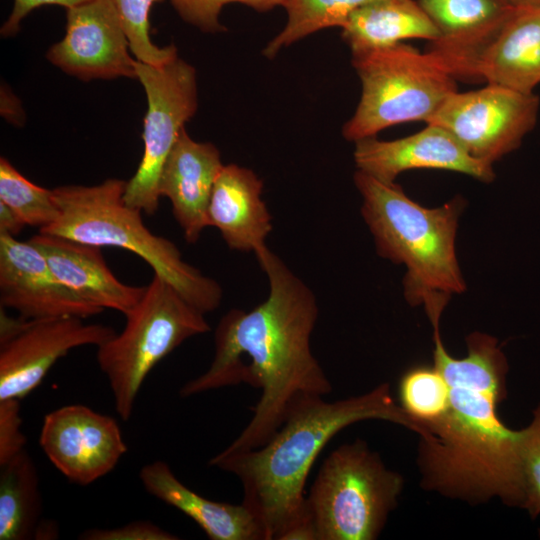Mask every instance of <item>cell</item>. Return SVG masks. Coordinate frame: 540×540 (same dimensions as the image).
Listing matches in <instances>:
<instances>
[{
	"instance_id": "cell-5",
	"label": "cell",
	"mask_w": 540,
	"mask_h": 540,
	"mask_svg": "<svg viewBox=\"0 0 540 540\" xmlns=\"http://www.w3.org/2000/svg\"><path fill=\"white\" fill-rule=\"evenodd\" d=\"M127 181L107 179L94 186L67 185L53 189L58 219L41 233L97 247L126 249L151 266L193 307L206 314L221 304L222 288L182 259L177 246L153 234L142 211L123 200Z\"/></svg>"
},
{
	"instance_id": "cell-7",
	"label": "cell",
	"mask_w": 540,
	"mask_h": 540,
	"mask_svg": "<svg viewBox=\"0 0 540 540\" xmlns=\"http://www.w3.org/2000/svg\"><path fill=\"white\" fill-rule=\"evenodd\" d=\"M125 317L123 330L97 347L96 358L115 410L127 421L150 371L185 340L209 332L210 325L204 313L157 274Z\"/></svg>"
},
{
	"instance_id": "cell-21",
	"label": "cell",
	"mask_w": 540,
	"mask_h": 540,
	"mask_svg": "<svg viewBox=\"0 0 540 540\" xmlns=\"http://www.w3.org/2000/svg\"><path fill=\"white\" fill-rule=\"evenodd\" d=\"M478 76L490 84L534 93L540 84V7L514 10L484 52Z\"/></svg>"
},
{
	"instance_id": "cell-11",
	"label": "cell",
	"mask_w": 540,
	"mask_h": 540,
	"mask_svg": "<svg viewBox=\"0 0 540 540\" xmlns=\"http://www.w3.org/2000/svg\"><path fill=\"white\" fill-rule=\"evenodd\" d=\"M79 317L12 318L0 313V400H22L37 388L52 366L70 350L100 346L112 327Z\"/></svg>"
},
{
	"instance_id": "cell-25",
	"label": "cell",
	"mask_w": 540,
	"mask_h": 540,
	"mask_svg": "<svg viewBox=\"0 0 540 540\" xmlns=\"http://www.w3.org/2000/svg\"><path fill=\"white\" fill-rule=\"evenodd\" d=\"M398 392L400 406L419 425L420 436L449 408V385L434 364L408 369L400 378Z\"/></svg>"
},
{
	"instance_id": "cell-18",
	"label": "cell",
	"mask_w": 540,
	"mask_h": 540,
	"mask_svg": "<svg viewBox=\"0 0 540 540\" xmlns=\"http://www.w3.org/2000/svg\"><path fill=\"white\" fill-rule=\"evenodd\" d=\"M46 258L52 272L76 296L101 309L126 315L146 286L122 283L107 266L101 247L39 232L28 240Z\"/></svg>"
},
{
	"instance_id": "cell-17",
	"label": "cell",
	"mask_w": 540,
	"mask_h": 540,
	"mask_svg": "<svg viewBox=\"0 0 540 540\" xmlns=\"http://www.w3.org/2000/svg\"><path fill=\"white\" fill-rule=\"evenodd\" d=\"M223 166L215 145L196 142L181 130L162 168L159 194L171 202L188 243H195L208 227L210 198Z\"/></svg>"
},
{
	"instance_id": "cell-34",
	"label": "cell",
	"mask_w": 540,
	"mask_h": 540,
	"mask_svg": "<svg viewBox=\"0 0 540 540\" xmlns=\"http://www.w3.org/2000/svg\"><path fill=\"white\" fill-rule=\"evenodd\" d=\"M59 536V528L53 520L41 519L36 527L34 539L50 540Z\"/></svg>"
},
{
	"instance_id": "cell-20",
	"label": "cell",
	"mask_w": 540,
	"mask_h": 540,
	"mask_svg": "<svg viewBox=\"0 0 540 540\" xmlns=\"http://www.w3.org/2000/svg\"><path fill=\"white\" fill-rule=\"evenodd\" d=\"M145 490L192 519L211 540H266L254 513L243 503L212 501L184 485L164 461L144 465L139 472Z\"/></svg>"
},
{
	"instance_id": "cell-3",
	"label": "cell",
	"mask_w": 540,
	"mask_h": 540,
	"mask_svg": "<svg viewBox=\"0 0 540 540\" xmlns=\"http://www.w3.org/2000/svg\"><path fill=\"white\" fill-rule=\"evenodd\" d=\"M323 397L305 396L296 401L262 446L238 452L222 450L208 463L238 477L242 502L257 517L266 540H289L303 526L312 525L306 511V481L320 452L342 429L378 419L421 432L394 401L387 383L334 402Z\"/></svg>"
},
{
	"instance_id": "cell-23",
	"label": "cell",
	"mask_w": 540,
	"mask_h": 540,
	"mask_svg": "<svg viewBox=\"0 0 540 540\" xmlns=\"http://www.w3.org/2000/svg\"><path fill=\"white\" fill-rule=\"evenodd\" d=\"M41 512L38 471L25 449L0 466V540L34 539Z\"/></svg>"
},
{
	"instance_id": "cell-24",
	"label": "cell",
	"mask_w": 540,
	"mask_h": 540,
	"mask_svg": "<svg viewBox=\"0 0 540 540\" xmlns=\"http://www.w3.org/2000/svg\"><path fill=\"white\" fill-rule=\"evenodd\" d=\"M379 0H285L284 28L266 45L263 54L275 57L279 51L317 31L340 27L357 9Z\"/></svg>"
},
{
	"instance_id": "cell-22",
	"label": "cell",
	"mask_w": 540,
	"mask_h": 540,
	"mask_svg": "<svg viewBox=\"0 0 540 540\" xmlns=\"http://www.w3.org/2000/svg\"><path fill=\"white\" fill-rule=\"evenodd\" d=\"M352 54L388 48L406 39L436 40L439 32L415 0H379L354 11L342 26Z\"/></svg>"
},
{
	"instance_id": "cell-14",
	"label": "cell",
	"mask_w": 540,
	"mask_h": 540,
	"mask_svg": "<svg viewBox=\"0 0 540 540\" xmlns=\"http://www.w3.org/2000/svg\"><path fill=\"white\" fill-rule=\"evenodd\" d=\"M0 304L26 319H86L103 312L61 283L43 254L29 241L5 233H0Z\"/></svg>"
},
{
	"instance_id": "cell-15",
	"label": "cell",
	"mask_w": 540,
	"mask_h": 540,
	"mask_svg": "<svg viewBox=\"0 0 540 540\" xmlns=\"http://www.w3.org/2000/svg\"><path fill=\"white\" fill-rule=\"evenodd\" d=\"M417 1L439 32L428 52L455 79L480 80V60L516 7L510 0Z\"/></svg>"
},
{
	"instance_id": "cell-10",
	"label": "cell",
	"mask_w": 540,
	"mask_h": 540,
	"mask_svg": "<svg viewBox=\"0 0 540 540\" xmlns=\"http://www.w3.org/2000/svg\"><path fill=\"white\" fill-rule=\"evenodd\" d=\"M540 99L490 84L452 93L427 123L449 131L474 158L493 164L517 149L536 125Z\"/></svg>"
},
{
	"instance_id": "cell-29",
	"label": "cell",
	"mask_w": 540,
	"mask_h": 540,
	"mask_svg": "<svg viewBox=\"0 0 540 540\" xmlns=\"http://www.w3.org/2000/svg\"><path fill=\"white\" fill-rule=\"evenodd\" d=\"M522 455V507L534 519L540 514V404L533 412Z\"/></svg>"
},
{
	"instance_id": "cell-35",
	"label": "cell",
	"mask_w": 540,
	"mask_h": 540,
	"mask_svg": "<svg viewBox=\"0 0 540 540\" xmlns=\"http://www.w3.org/2000/svg\"><path fill=\"white\" fill-rule=\"evenodd\" d=\"M516 8L540 7V0H510Z\"/></svg>"
},
{
	"instance_id": "cell-28",
	"label": "cell",
	"mask_w": 540,
	"mask_h": 540,
	"mask_svg": "<svg viewBox=\"0 0 540 540\" xmlns=\"http://www.w3.org/2000/svg\"><path fill=\"white\" fill-rule=\"evenodd\" d=\"M180 17L204 32H222L226 28L219 22V14L227 4L240 3L267 12L282 6L285 0H170Z\"/></svg>"
},
{
	"instance_id": "cell-27",
	"label": "cell",
	"mask_w": 540,
	"mask_h": 540,
	"mask_svg": "<svg viewBox=\"0 0 540 540\" xmlns=\"http://www.w3.org/2000/svg\"><path fill=\"white\" fill-rule=\"evenodd\" d=\"M130 50L137 61L153 66H162L177 58V49L172 45L156 46L150 39V10L153 4L164 0H112Z\"/></svg>"
},
{
	"instance_id": "cell-6",
	"label": "cell",
	"mask_w": 540,
	"mask_h": 540,
	"mask_svg": "<svg viewBox=\"0 0 540 540\" xmlns=\"http://www.w3.org/2000/svg\"><path fill=\"white\" fill-rule=\"evenodd\" d=\"M402 476L364 440L333 450L306 496L316 540H374L397 506Z\"/></svg>"
},
{
	"instance_id": "cell-13",
	"label": "cell",
	"mask_w": 540,
	"mask_h": 540,
	"mask_svg": "<svg viewBox=\"0 0 540 540\" xmlns=\"http://www.w3.org/2000/svg\"><path fill=\"white\" fill-rule=\"evenodd\" d=\"M66 34L47 59L82 80L137 78L136 61L112 0H91L67 9Z\"/></svg>"
},
{
	"instance_id": "cell-26",
	"label": "cell",
	"mask_w": 540,
	"mask_h": 540,
	"mask_svg": "<svg viewBox=\"0 0 540 540\" xmlns=\"http://www.w3.org/2000/svg\"><path fill=\"white\" fill-rule=\"evenodd\" d=\"M0 201L9 206L25 225L45 229L60 215L53 189L35 185L6 158L0 159Z\"/></svg>"
},
{
	"instance_id": "cell-31",
	"label": "cell",
	"mask_w": 540,
	"mask_h": 540,
	"mask_svg": "<svg viewBox=\"0 0 540 540\" xmlns=\"http://www.w3.org/2000/svg\"><path fill=\"white\" fill-rule=\"evenodd\" d=\"M82 540H176L178 536L147 520H136L113 528H91L82 532Z\"/></svg>"
},
{
	"instance_id": "cell-1",
	"label": "cell",
	"mask_w": 540,
	"mask_h": 540,
	"mask_svg": "<svg viewBox=\"0 0 540 540\" xmlns=\"http://www.w3.org/2000/svg\"><path fill=\"white\" fill-rule=\"evenodd\" d=\"M255 255L268 278V297L250 311L232 309L220 319L211 365L179 391L190 397L240 383L261 389L250 421L227 452L262 446L296 401L332 390L311 350L319 314L314 293L267 246Z\"/></svg>"
},
{
	"instance_id": "cell-19",
	"label": "cell",
	"mask_w": 540,
	"mask_h": 540,
	"mask_svg": "<svg viewBox=\"0 0 540 540\" xmlns=\"http://www.w3.org/2000/svg\"><path fill=\"white\" fill-rule=\"evenodd\" d=\"M263 182L250 169L224 165L213 187L208 226L217 228L230 249L257 251L266 246L272 217L262 199Z\"/></svg>"
},
{
	"instance_id": "cell-30",
	"label": "cell",
	"mask_w": 540,
	"mask_h": 540,
	"mask_svg": "<svg viewBox=\"0 0 540 540\" xmlns=\"http://www.w3.org/2000/svg\"><path fill=\"white\" fill-rule=\"evenodd\" d=\"M20 401L0 400V466L25 450Z\"/></svg>"
},
{
	"instance_id": "cell-8",
	"label": "cell",
	"mask_w": 540,
	"mask_h": 540,
	"mask_svg": "<svg viewBox=\"0 0 540 540\" xmlns=\"http://www.w3.org/2000/svg\"><path fill=\"white\" fill-rule=\"evenodd\" d=\"M362 84L361 98L342 134L348 141L375 137L409 121L425 123L452 93L456 79L430 52L399 43L352 54Z\"/></svg>"
},
{
	"instance_id": "cell-12",
	"label": "cell",
	"mask_w": 540,
	"mask_h": 540,
	"mask_svg": "<svg viewBox=\"0 0 540 540\" xmlns=\"http://www.w3.org/2000/svg\"><path fill=\"white\" fill-rule=\"evenodd\" d=\"M39 444L70 482L82 486L111 472L127 452L116 420L81 404L47 413Z\"/></svg>"
},
{
	"instance_id": "cell-4",
	"label": "cell",
	"mask_w": 540,
	"mask_h": 540,
	"mask_svg": "<svg viewBox=\"0 0 540 540\" xmlns=\"http://www.w3.org/2000/svg\"><path fill=\"white\" fill-rule=\"evenodd\" d=\"M354 182L377 253L406 267L407 301L423 304L428 316L442 314L451 295L466 289L455 249L463 199L427 208L410 199L395 182L385 183L359 170Z\"/></svg>"
},
{
	"instance_id": "cell-33",
	"label": "cell",
	"mask_w": 540,
	"mask_h": 540,
	"mask_svg": "<svg viewBox=\"0 0 540 540\" xmlns=\"http://www.w3.org/2000/svg\"><path fill=\"white\" fill-rule=\"evenodd\" d=\"M24 226L25 223L21 218L9 206L0 201V233L15 237Z\"/></svg>"
},
{
	"instance_id": "cell-2",
	"label": "cell",
	"mask_w": 540,
	"mask_h": 540,
	"mask_svg": "<svg viewBox=\"0 0 540 540\" xmlns=\"http://www.w3.org/2000/svg\"><path fill=\"white\" fill-rule=\"evenodd\" d=\"M431 325L433 364L449 385L450 404L420 436L422 485L472 504L498 497L522 507L527 431L509 429L497 414L506 395L505 355L496 338L474 332L466 337V357L454 358L443 345L440 322Z\"/></svg>"
},
{
	"instance_id": "cell-32",
	"label": "cell",
	"mask_w": 540,
	"mask_h": 540,
	"mask_svg": "<svg viewBox=\"0 0 540 540\" xmlns=\"http://www.w3.org/2000/svg\"><path fill=\"white\" fill-rule=\"evenodd\" d=\"M91 0H14L12 11L1 27V36H14L20 29L21 21L32 10L44 5H60L66 9L75 7Z\"/></svg>"
},
{
	"instance_id": "cell-9",
	"label": "cell",
	"mask_w": 540,
	"mask_h": 540,
	"mask_svg": "<svg viewBox=\"0 0 540 540\" xmlns=\"http://www.w3.org/2000/svg\"><path fill=\"white\" fill-rule=\"evenodd\" d=\"M137 79L147 96L142 138L144 152L134 176L127 181L124 202L148 215L159 206V179L164 163L184 124L198 106L195 69L177 57L162 66L136 61Z\"/></svg>"
},
{
	"instance_id": "cell-16",
	"label": "cell",
	"mask_w": 540,
	"mask_h": 540,
	"mask_svg": "<svg viewBox=\"0 0 540 540\" xmlns=\"http://www.w3.org/2000/svg\"><path fill=\"white\" fill-rule=\"evenodd\" d=\"M354 143L357 170L385 183H394L412 169L454 171L483 182L495 178L491 164L472 157L449 131L435 124L427 123L419 132L396 140L369 137Z\"/></svg>"
}]
</instances>
